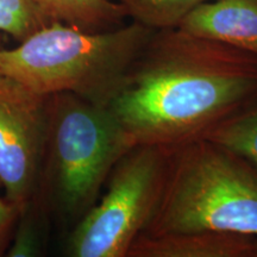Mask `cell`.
Masks as SVG:
<instances>
[{
  "label": "cell",
  "instance_id": "obj_4",
  "mask_svg": "<svg viewBox=\"0 0 257 257\" xmlns=\"http://www.w3.org/2000/svg\"><path fill=\"white\" fill-rule=\"evenodd\" d=\"M257 234V168L207 138L170 149L165 187L142 234Z\"/></svg>",
  "mask_w": 257,
  "mask_h": 257
},
{
  "label": "cell",
  "instance_id": "obj_5",
  "mask_svg": "<svg viewBox=\"0 0 257 257\" xmlns=\"http://www.w3.org/2000/svg\"><path fill=\"white\" fill-rule=\"evenodd\" d=\"M169 148L136 144L115 163L104 195L67 233L64 255L127 257L147 230L165 187Z\"/></svg>",
  "mask_w": 257,
  "mask_h": 257
},
{
  "label": "cell",
  "instance_id": "obj_11",
  "mask_svg": "<svg viewBox=\"0 0 257 257\" xmlns=\"http://www.w3.org/2000/svg\"><path fill=\"white\" fill-rule=\"evenodd\" d=\"M201 138L232 150L257 168V96Z\"/></svg>",
  "mask_w": 257,
  "mask_h": 257
},
{
  "label": "cell",
  "instance_id": "obj_8",
  "mask_svg": "<svg viewBox=\"0 0 257 257\" xmlns=\"http://www.w3.org/2000/svg\"><path fill=\"white\" fill-rule=\"evenodd\" d=\"M127 257H257V234L211 230L141 234Z\"/></svg>",
  "mask_w": 257,
  "mask_h": 257
},
{
  "label": "cell",
  "instance_id": "obj_10",
  "mask_svg": "<svg viewBox=\"0 0 257 257\" xmlns=\"http://www.w3.org/2000/svg\"><path fill=\"white\" fill-rule=\"evenodd\" d=\"M53 218L36 194L19 213L14 236L5 255L10 257L43 256L49 240Z\"/></svg>",
  "mask_w": 257,
  "mask_h": 257
},
{
  "label": "cell",
  "instance_id": "obj_15",
  "mask_svg": "<svg viewBox=\"0 0 257 257\" xmlns=\"http://www.w3.org/2000/svg\"><path fill=\"white\" fill-rule=\"evenodd\" d=\"M0 51H2V48H0Z\"/></svg>",
  "mask_w": 257,
  "mask_h": 257
},
{
  "label": "cell",
  "instance_id": "obj_12",
  "mask_svg": "<svg viewBox=\"0 0 257 257\" xmlns=\"http://www.w3.org/2000/svg\"><path fill=\"white\" fill-rule=\"evenodd\" d=\"M126 11L134 22L153 29L178 28L188 12L208 0H112Z\"/></svg>",
  "mask_w": 257,
  "mask_h": 257
},
{
  "label": "cell",
  "instance_id": "obj_6",
  "mask_svg": "<svg viewBox=\"0 0 257 257\" xmlns=\"http://www.w3.org/2000/svg\"><path fill=\"white\" fill-rule=\"evenodd\" d=\"M49 107L50 95L0 74V185L21 211L40 187Z\"/></svg>",
  "mask_w": 257,
  "mask_h": 257
},
{
  "label": "cell",
  "instance_id": "obj_2",
  "mask_svg": "<svg viewBox=\"0 0 257 257\" xmlns=\"http://www.w3.org/2000/svg\"><path fill=\"white\" fill-rule=\"evenodd\" d=\"M155 31L136 22L102 31L50 22L2 49L0 74L41 94L69 92L108 106Z\"/></svg>",
  "mask_w": 257,
  "mask_h": 257
},
{
  "label": "cell",
  "instance_id": "obj_3",
  "mask_svg": "<svg viewBox=\"0 0 257 257\" xmlns=\"http://www.w3.org/2000/svg\"><path fill=\"white\" fill-rule=\"evenodd\" d=\"M37 195L66 234L100 198L115 163L136 144L108 106L69 92L50 95Z\"/></svg>",
  "mask_w": 257,
  "mask_h": 257
},
{
  "label": "cell",
  "instance_id": "obj_14",
  "mask_svg": "<svg viewBox=\"0 0 257 257\" xmlns=\"http://www.w3.org/2000/svg\"><path fill=\"white\" fill-rule=\"evenodd\" d=\"M19 213L21 210L18 206L10 201L5 195H0V256L5 255L8 251Z\"/></svg>",
  "mask_w": 257,
  "mask_h": 257
},
{
  "label": "cell",
  "instance_id": "obj_7",
  "mask_svg": "<svg viewBox=\"0 0 257 257\" xmlns=\"http://www.w3.org/2000/svg\"><path fill=\"white\" fill-rule=\"evenodd\" d=\"M178 28L257 56V0H208L188 12Z\"/></svg>",
  "mask_w": 257,
  "mask_h": 257
},
{
  "label": "cell",
  "instance_id": "obj_1",
  "mask_svg": "<svg viewBox=\"0 0 257 257\" xmlns=\"http://www.w3.org/2000/svg\"><path fill=\"white\" fill-rule=\"evenodd\" d=\"M257 96V56L179 28L157 30L108 107L135 144L204 137Z\"/></svg>",
  "mask_w": 257,
  "mask_h": 257
},
{
  "label": "cell",
  "instance_id": "obj_9",
  "mask_svg": "<svg viewBox=\"0 0 257 257\" xmlns=\"http://www.w3.org/2000/svg\"><path fill=\"white\" fill-rule=\"evenodd\" d=\"M50 22L87 31H102L127 17L123 6L112 0H34Z\"/></svg>",
  "mask_w": 257,
  "mask_h": 257
},
{
  "label": "cell",
  "instance_id": "obj_13",
  "mask_svg": "<svg viewBox=\"0 0 257 257\" xmlns=\"http://www.w3.org/2000/svg\"><path fill=\"white\" fill-rule=\"evenodd\" d=\"M49 23L34 0H0V32L18 43Z\"/></svg>",
  "mask_w": 257,
  "mask_h": 257
}]
</instances>
